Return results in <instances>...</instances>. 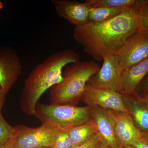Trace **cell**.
Wrapping results in <instances>:
<instances>
[{"instance_id":"cell-34","label":"cell","mask_w":148,"mask_h":148,"mask_svg":"<svg viewBox=\"0 0 148 148\" xmlns=\"http://www.w3.org/2000/svg\"><path fill=\"white\" fill-rule=\"evenodd\" d=\"M1 87H0V91H1Z\"/></svg>"},{"instance_id":"cell-4","label":"cell","mask_w":148,"mask_h":148,"mask_svg":"<svg viewBox=\"0 0 148 148\" xmlns=\"http://www.w3.org/2000/svg\"><path fill=\"white\" fill-rule=\"evenodd\" d=\"M34 116L42 123L50 125L59 130H67L92 121L91 107L87 106L37 103Z\"/></svg>"},{"instance_id":"cell-28","label":"cell","mask_w":148,"mask_h":148,"mask_svg":"<svg viewBox=\"0 0 148 148\" xmlns=\"http://www.w3.org/2000/svg\"><path fill=\"white\" fill-rule=\"evenodd\" d=\"M143 138L148 143V133L143 134Z\"/></svg>"},{"instance_id":"cell-12","label":"cell","mask_w":148,"mask_h":148,"mask_svg":"<svg viewBox=\"0 0 148 148\" xmlns=\"http://www.w3.org/2000/svg\"><path fill=\"white\" fill-rule=\"evenodd\" d=\"M91 107V117L102 140V143L112 148H121L115 133L113 124L106 110L98 107Z\"/></svg>"},{"instance_id":"cell-9","label":"cell","mask_w":148,"mask_h":148,"mask_svg":"<svg viewBox=\"0 0 148 148\" xmlns=\"http://www.w3.org/2000/svg\"><path fill=\"white\" fill-rule=\"evenodd\" d=\"M82 101L90 107L98 106L105 110L127 112L121 94L113 90L98 88L86 84Z\"/></svg>"},{"instance_id":"cell-13","label":"cell","mask_w":148,"mask_h":148,"mask_svg":"<svg viewBox=\"0 0 148 148\" xmlns=\"http://www.w3.org/2000/svg\"><path fill=\"white\" fill-rule=\"evenodd\" d=\"M121 95L125 107L136 127L143 134L148 133V105L136 93Z\"/></svg>"},{"instance_id":"cell-19","label":"cell","mask_w":148,"mask_h":148,"mask_svg":"<svg viewBox=\"0 0 148 148\" xmlns=\"http://www.w3.org/2000/svg\"><path fill=\"white\" fill-rule=\"evenodd\" d=\"M52 148H72L71 140L68 129L58 130L53 138Z\"/></svg>"},{"instance_id":"cell-33","label":"cell","mask_w":148,"mask_h":148,"mask_svg":"<svg viewBox=\"0 0 148 148\" xmlns=\"http://www.w3.org/2000/svg\"><path fill=\"white\" fill-rule=\"evenodd\" d=\"M3 3L1 1H0V5H3Z\"/></svg>"},{"instance_id":"cell-16","label":"cell","mask_w":148,"mask_h":148,"mask_svg":"<svg viewBox=\"0 0 148 148\" xmlns=\"http://www.w3.org/2000/svg\"><path fill=\"white\" fill-rule=\"evenodd\" d=\"M126 8L118 7L91 8L88 14V22L99 23L110 20L121 14Z\"/></svg>"},{"instance_id":"cell-17","label":"cell","mask_w":148,"mask_h":148,"mask_svg":"<svg viewBox=\"0 0 148 148\" xmlns=\"http://www.w3.org/2000/svg\"><path fill=\"white\" fill-rule=\"evenodd\" d=\"M84 2L90 8L101 7L129 8L138 5L140 0H86Z\"/></svg>"},{"instance_id":"cell-8","label":"cell","mask_w":148,"mask_h":148,"mask_svg":"<svg viewBox=\"0 0 148 148\" xmlns=\"http://www.w3.org/2000/svg\"><path fill=\"white\" fill-rule=\"evenodd\" d=\"M22 73L21 59L11 48H0V87L7 94Z\"/></svg>"},{"instance_id":"cell-23","label":"cell","mask_w":148,"mask_h":148,"mask_svg":"<svg viewBox=\"0 0 148 148\" xmlns=\"http://www.w3.org/2000/svg\"><path fill=\"white\" fill-rule=\"evenodd\" d=\"M130 145L135 148H148V143L143 137L134 140Z\"/></svg>"},{"instance_id":"cell-3","label":"cell","mask_w":148,"mask_h":148,"mask_svg":"<svg viewBox=\"0 0 148 148\" xmlns=\"http://www.w3.org/2000/svg\"><path fill=\"white\" fill-rule=\"evenodd\" d=\"M71 64L64 71L61 82L51 88L50 104L77 106L82 101L88 80L100 69L98 63L92 61Z\"/></svg>"},{"instance_id":"cell-6","label":"cell","mask_w":148,"mask_h":148,"mask_svg":"<svg viewBox=\"0 0 148 148\" xmlns=\"http://www.w3.org/2000/svg\"><path fill=\"white\" fill-rule=\"evenodd\" d=\"M123 71L148 56V29H140L128 36L117 54Z\"/></svg>"},{"instance_id":"cell-32","label":"cell","mask_w":148,"mask_h":148,"mask_svg":"<svg viewBox=\"0 0 148 148\" xmlns=\"http://www.w3.org/2000/svg\"><path fill=\"white\" fill-rule=\"evenodd\" d=\"M3 4L0 5V10H1V9H2L3 8Z\"/></svg>"},{"instance_id":"cell-25","label":"cell","mask_w":148,"mask_h":148,"mask_svg":"<svg viewBox=\"0 0 148 148\" xmlns=\"http://www.w3.org/2000/svg\"><path fill=\"white\" fill-rule=\"evenodd\" d=\"M139 96L148 106V92H146Z\"/></svg>"},{"instance_id":"cell-14","label":"cell","mask_w":148,"mask_h":148,"mask_svg":"<svg viewBox=\"0 0 148 148\" xmlns=\"http://www.w3.org/2000/svg\"><path fill=\"white\" fill-rule=\"evenodd\" d=\"M148 74V56L138 64L123 71L121 94L129 95L136 93L138 86Z\"/></svg>"},{"instance_id":"cell-26","label":"cell","mask_w":148,"mask_h":148,"mask_svg":"<svg viewBox=\"0 0 148 148\" xmlns=\"http://www.w3.org/2000/svg\"><path fill=\"white\" fill-rule=\"evenodd\" d=\"M97 148H112L110 146L104 144L103 143H101Z\"/></svg>"},{"instance_id":"cell-5","label":"cell","mask_w":148,"mask_h":148,"mask_svg":"<svg viewBox=\"0 0 148 148\" xmlns=\"http://www.w3.org/2000/svg\"><path fill=\"white\" fill-rule=\"evenodd\" d=\"M14 127L13 136L9 143L13 148L52 147L54 136L59 130L46 123H42L35 128L21 124Z\"/></svg>"},{"instance_id":"cell-30","label":"cell","mask_w":148,"mask_h":148,"mask_svg":"<svg viewBox=\"0 0 148 148\" xmlns=\"http://www.w3.org/2000/svg\"><path fill=\"white\" fill-rule=\"evenodd\" d=\"M3 148H13L10 145V144H9V143L6 146H5V147H4Z\"/></svg>"},{"instance_id":"cell-29","label":"cell","mask_w":148,"mask_h":148,"mask_svg":"<svg viewBox=\"0 0 148 148\" xmlns=\"http://www.w3.org/2000/svg\"><path fill=\"white\" fill-rule=\"evenodd\" d=\"M123 148H135V147H133L132 145H127L125 146V147H123Z\"/></svg>"},{"instance_id":"cell-22","label":"cell","mask_w":148,"mask_h":148,"mask_svg":"<svg viewBox=\"0 0 148 148\" xmlns=\"http://www.w3.org/2000/svg\"><path fill=\"white\" fill-rule=\"evenodd\" d=\"M147 92H148V74L138 86L136 90V93L140 96Z\"/></svg>"},{"instance_id":"cell-10","label":"cell","mask_w":148,"mask_h":148,"mask_svg":"<svg viewBox=\"0 0 148 148\" xmlns=\"http://www.w3.org/2000/svg\"><path fill=\"white\" fill-rule=\"evenodd\" d=\"M106 110L112 121L120 147L130 145L134 140L143 138V133L136 127L128 113Z\"/></svg>"},{"instance_id":"cell-18","label":"cell","mask_w":148,"mask_h":148,"mask_svg":"<svg viewBox=\"0 0 148 148\" xmlns=\"http://www.w3.org/2000/svg\"><path fill=\"white\" fill-rule=\"evenodd\" d=\"M14 130V127L9 124L0 112V148H3L10 143Z\"/></svg>"},{"instance_id":"cell-20","label":"cell","mask_w":148,"mask_h":148,"mask_svg":"<svg viewBox=\"0 0 148 148\" xmlns=\"http://www.w3.org/2000/svg\"><path fill=\"white\" fill-rule=\"evenodd\" d=\"M101 143L102 142L101 137L97 133L85 143L72 148H97Z\"/></svg>"},{"instance_id":"cell-31","label":"cell","mask_w":148,"mask_h":148,"mask_svg":"<svg viewBox=\"0 0 148 148\" xmlns=\"http://www.w3.org/2000/svg\"><path fill=\"white\" fill-rule=\"evenodd\" d=\"M35 148H52V147H37Z\"/></svg>"},{"instance_id":"cell-1","label":"cell","mask_w":148,"mask_h":148,"mask_svg":"<svg viewBox=\"0 0 148 148\" xmlns=\"http://www.w3.org/2000/svg\"><path fill=\"white\" fill-rule=\"evenodd\" d=\"M140 1L135 7L126 8L110 20L99 23L88 22L75 27L73 37L84 51L95 60L105 55H117L127 38L141 28Z\"/></svg>"},{"instance_id":"cell-2","label":"cell","mask_w":148,"mask_h":148,"mask_svg":"<svg viewBox=\"0 0 148 148\" xmlns=\"http://www.w3.org/2000/svg\"><path fill=\"white\" fill-rule=\"evenodd\" d=\"M79 59L76 51L65 49L51 54L38 64L24 81L20 99L22 112L28 116H34L36 106L42 95L63 80V68Z\"/></svg>"},{"instance_id":"cell-11","label":"cell","mask_w":148,"mask_h":148,"mask_svg":"<svg viewBox=\"0 0 148 148\" xmlns=\"http://www.w3.org/2000/svg\"><path fill=\"white\" fill-rule=\"evenodd\" d=\"M56 13L75 27L82 26L88 22L90 8L85 3L71 0H52Z\"/></svg>"},{"instance_id":"cell-27","label":"cell","mask_w":148,"mask_h":148,"mask_svg":"<svg viewBox=\"0 0 148 148\" xmlns=\"http://www.w3.org/2000/svg\"><path fill=\"white\" fill-rule=\"evenodd\" d=\"M140 2L142 5L148 7V0H140Z\"/></svg>"},{"instance_id":"cell-7","label":"cell","mask_w":148,"mask_h":148,"mask_svg":"<svg viewBox=\"0 0 148 148\" xmlns=\"http://www.w3.org/2000/svg\"><path fill=\"white\" fill-rule=\"evenodd\" d=\"M103 66L88 81L87 84L98 88L109 89L121 94L123 71L117 55L103 57Z\"/></svg>"},{"instance_id":"cell-24","label":"cell","mask_w":148,"mask_h":148,"mask_svg":"<svg viewBox=\"0 0 148 148\" xmlns=\"http://www.w3.org/2000/svg\"><path fill=\"white\" fill-rule=\"evenodd\" d=\"M6 94V93L4 92L2 90L0 91V112H1V110L5 102Z\"/></svg>"},{"instance_id":"cell-15","label":"cell","mask_w":148,"mask_h":148,"mask_svg":"<svg viewBox=\"0 0 148 148\" xmlns=\"http://www.w3.org/2000/svg\"><path fill=\"white\" fill-rule=\"evenodd\" d=\"M73 147L79 145L97 133V129L92 121L71 127L68 129Z\"/></svg>"},{"instance_id":"cell-21","label":"cell","mask_w":148,"mask_h":148,"mask_svg":"<svg viewBox=\"0 0 148 148\" xmlns=\"http://www.w3.org/2000/svg\"><path fill=\"white\" fill-rule=\"evenodd\" d=\"M140 17L141 28L148 29V7L142 5L140 2Z\"/></svg>"}]
</instances>
